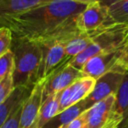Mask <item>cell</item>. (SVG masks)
<instances>
[{
    "mask_svg": "<svg viewBox=\"0 0 128 128\" xmlns=\"http://www.w3.org/2000/svg\"><path fill=\"white\" fill-rule=\"evenodd\" d=\"M11 50L14 54L15 66L12 74L14 86H34L38 82L42 59L41 44L27 39L13 38Z\"/></svg>",
    "mask_w": 128,
    "mask_h": 128,
    "instance_id": "2",
    "label": "cell"
},
{
    "mask_svg": "<svg viewBox=\"0 0 128 128\" xmlns=\"http://www.w3.org/2000/svg\"><path fill=\"white\" fill-rule=\"evenodd\" d=\"M60 92L62 91L54 93L43 101L34 128H44L52 118L58 115Z\"/></svg>",
    "mask_w": 128,
    "mask_h": 128,
    "instance_id": "14",
    "label": "cell"
},
{
    "mask_svg": "<svg viewBox=\"0 0 128 128\" xmlns=\"http://www.w3.org/2000/svg\"><path fill=\"white\" fill-rule=\"evenodd\" d=\"M128 40V24H114L98 29L92 42L84 51L74 57L70 64L82 70L88 60L100 53L124 46Z\"/></svg>",
    "mask_w": 128,
    "mask_h": 128,
    "instance_id": "3",
    "label": "cell"
},
{
    "mask_svg": "<svg viewBox=\"0 0 128 128\" xmlns=\"http://www.w3.org/2000/svg\"><path fill=\"white\" fill-rule=\"evenodd\" d=\"M57 128H66V124H65V126H60L59 127H57Z\"/></svg>",
    "mask_w": 128,
    "mask_h": 128,
    "instance_id": "25",
    "label": "cell"
},
{
    "mask_svg": "<svg viewBox=\"0 0 128 128\" xmlns=\"http://www.w3.org/2000/svg\"><path fill=\"white\" fill-rule=\"evenodd\" d=\"M86 124H87V115L84 112L79 117L71 121L70 124H66V128H84Z\"/></svg>",
    "mask_w": 128,
    "mask_h": 128,
    "instance_id": "22",
    "label": "cell"
},
{
    "mask_svg": "<svg viewBox=\"0 0 128 128\" xmlns=\"http://www.w3.org/2000/svg\"><path fill=\"white\" fill-rule=\"evenodd\" d=\"M14 89L15 86L12 75L8 76L2 81H0V104H2L7 99Z\"/></svg>",
    "mask_w": 128,
    "mask_h": 128,
    "instance_id": "20",
    "label": "cell"
},
{
    "mask_svg": "<svg viewBox=\"0 0 128 128\" xmlns=\"http://www.w3.org/2000/svg\"><path fill=\"white\" fill-rule=\"evenodd\" d=\"M85 107H84V100L80 101L79 103L70 106V108L66 109L62 112L59 113L58 115L55 116L54 118H52L49 122L51 123H57L56 128L59 127L60 126H65V124H70L71 121L76 119L77 117L84 113L85 112Z\"/></svg>",
    "mask_w": 128,
    "mask_h": 128,
    "instance_id": "17",
    "label": "cell"
},
{
    "mask_svg": "<svg viewBox=\"0 0 128 128\" xmlns=\"http://www.w3.org/2000/svg\"><path fill=\"white\" fill-rule=\"evenodd\" d=\"M115 98V95H110L85 110L87 115L86 128H103L106 124L112 115Z\"/></svg>",
    "mask_w": 128,
    "mask_h": 128,
    "instance_id": "12",
    "label": "cell"
},
{
    "mask_svg": "<svg viewBox=\"0 0 128 128\" xmlns=\"http://www.w3.org/2000/svg\"><path fill=\"white\" fill-rule=\"evenodd\" d=\"M42 48V59L38 74V82L46 79L55 70L64 63H70L65 48L59 41H48L40 43Z\"/></svg>",
    "mask_w": 128,
    "mask_h": 128,
    "instance_id": "6",
    "label": "cell"
},
{
    "mask_svg": "<svg viewBox=\"0 0 128 128\" xmlns=\"http://www.w3.org/2000/svg\"><path fill=\"white\" fill-rule=\"evenodd\" d=\"M34 86H18L15 87L12 93L2 104H0V128L6 123L12 112L20 104L26 100L32 92Z\"/></svg>",
    "mask_w": 128,
    "mask_h": 128,
    "instance_id": "13",
    "label": "cell"
},
{
    "mask_svg": "<svg viewBox=\"0 0 128 128\" xmlns=\"http://www.w3.org/2000/svg\"><path fill=\"white\" fill-rule=\"evenodd\" d=\"M96 80L91 77L84 76L76 80L68 88L60 92L58 114L70 106L85 99L92 91Z\"/></svg>",
    "mask_w": 128,
    "mask_h": 128,
    "instance_id": "9",
    "label": "cell"
},
{
    "mask_svg": "<svg viewBox=\"0 0 128 128\" xmlns=\"http://www.w3.org/2000/svg\"><path fill=\"white\" fill-rule=\"evenodd\" d=\"M112 24H128V0H99Z\"/></svg>",
    "mask_w": 128,
    "mask_h": 128,
    "instance_id": "15",
    "label": "cell"
},
{
    "mask_svg": "<svg viewBox=\"0 0 128 128\" xmlns=\"http://www.w3.org/2000/svg\"><path fill=\"white\" fill-rule=\"evenodd\" d=\"M117 65L128 72V40L124 44L122 54H121L120 57L118 60Z\"/></svg>",
    "mask_w": 128,
    "mask_h": 128,
    "instance_id": "23",
    "label": "cell"
},
{
    "mask_svg": "<svg viewBox=\"0 0 128 128\" xmlns=\"http://www.w3.org/2000/svg\"><path fill=\"white\" fill-rule=\"evenodd\" d=\"M126 128H128V118H127V126H126Z\"/></svg>",
    "mask_w": 128,
    "mask_h": 128,
    "instance_id": "26",
    "label": "cell"
},
{
    "mask_svg": "<svg viewBox=\"0 0 128 128\" xmlns=\"http://www.w3.org/2000/svg\"><path fill=\"white\" fill-rule=\"evenodd\" d=\"M124 46L103 52L91 57L86 62L82 68V72L84 76L91 77L96 80L105 73L115 68L122 54Z\"/></svg>",
    "mask_w": 128,
    "mask_h": 128,
    "instance_id": "7",
    "label": "cell"
},
{
    "mask_svg": "<svg viewBox=\"0 0 128 128\" xmlns=\"http://www.w3.org/2000/svg\"><path fill=\"white\" fill-rule=\"evenodd\" d=\"M72 1H75V2L81 3V4H91V3L98 2L99 0H72Z\"/></svg>",
    "mask_w": 128,
    "mask_h": 128,
    "instance_id": "24",
    "label": "cell"
},
{
    "mask_svg": "<svg viewBox=\"0 0 128 128\" xmlns=\"http://www.w3.org/2000/svg\"><path fill=\"white\" fill-rule=\"evenodd\" d=\"M82 77H84L82 70L74 68L70 63H64L46 78L43 101L51 95L62 91Z\"/></svg>",
    "mask_w": 128,
    "mask_h": 128,
    "instance_id": "5",
    "label": "cell"
},
{
    "mask_svg": "<svg viewBox=\"0 0 128 128\" xmlns=\"http://www.w3.org/2000/svg\"><path fill=\"white\" fill-rule=\"evenodd\" d=\"M126 72L116 65L114 68L96 79L92 91L84 99L85 110H89L96 103L105 99L110 95H115Z\"/></svg>",
    "mask_w": 128,
    "mask_h": 128,
    "instance_id": "4",
    "label": "cell"
},
{
    "mask_svg": "<svg viewBox=\"0 0 128 128\" xmlns=\"http://www.w3.org/2000/svg\"><path fill=\"white\" fill-rule=\"evenodd\" d=\"M113 112L124 118H128V72L124 76L122 82L115 94Z\"/></svg>",
    "mask_w": 128,
    "mask_h": 128,
    "instance_id": "16",
    "label": "cell"
},
{
    "mask_svg": "<svg viewBox=\"0 0 128 128\" xmlns=\"http://www.w3.org/2000/svg\"><path fill=\"white\" fill-rule=\"evenodd\" d=\"M25 103V102H24ZM24 103L20 104L10 115V117L7 118L3 126L1 128H18L20 126V116H21L22 108H23Z\"/></svg>",
    "mask_w": 128,
    "mask_h": 128,
    "instance_id": "21",
    "label": "cell"
},
{
    "mask_svg": "<svg viewBox=\"0 0 128 128\" xmlns=\"http://www.w3.org/2000/svg\"><path fill=\"white\" fill-rule=\"evenodd\" d=\"M110 25L114 24L112 23L106 9L99 1L88 4L76 20V26L81 32L94 31Z\"/></svg>",
    "mask_w": 128,
    "mask_h": 128,
    "instance_id": "8",
    "label": "cell"
},
{
    "mask_svg": "<svg viewBox=\"0 0 128 128\" xmlns=\"http://www.w3.org/2000/svg\"><path fill=\"white\" fill-rule=\"evenodd\" d=\"M54 0H0V27L4 22Z\"/></svg>",
    "mask_w": 128,
    "mask_h": 128,
    "instance_id": "11",
    "label": "cell"
},
{
    "mask_svg": "<svg viewBox=\"0 0 128 128\" xmlns=\"http://www.w3.org/2000/svg\"><path fill=\"white\" fill-rule=\"evenodd\" d=\"M14 54L12 50L0 57V81L6 76L12 75L14 71Z\"/></svg>",
    "mask_w": 128,
    "mask_h": 128,
    "instance_id": "18",
    "label": "cell"
},
{
    "mask_svg": "<svg viewBox=\"0 0 128 128\" xmlns=\"http://www.w3.org/2000/svg\"><path fill=\"white\" fill-rule=\"evenodd\" d=\"M13 36L8 27H0V57L11 50Z\"/></svg>",
    "mask_w": 128,
    "mask_h": 128,
    "instance_id": "19",
    "label": "cell"
},
{
    "mask_svg": "<svg viewBox=\"0 0 128 128\" xmlns=\"http://www.w3.org/2000/svg\"><path fill=\"white\" fill-rule=\"evenodd\" d=\"M88 4L72 0H54L4 22L13 38L40 43L62 41L79 32L76 20Z\"/></svg>",
    "mask_w": 128,
    "mask_h": 128,
    "instance_id": "1",
    "label": "cell"
},
{
    "mask_svg": "<svg viewBox=\"0 0 128 128\" xmlns=\"http://www.w3.org/2000/svg\"><path fill=\"white\" fill-rule=\"evenodd\" d=\"M84 128H86V126H84Z\"/></svg>",
    "mask_w": 128,
    "mask_h": 128,
    "instance_id": "27",
    "label": "cell"
},
{
    "mask_svg": "<svg viewBox=\"0 0 128 128\" xmlns=\"http://www.w3.org/2000/svg\"><path fill=\"white\" fill-rule=\"evenodd\" d=\"M46 79L34 84L32 92L23 104L18 128H34L41 104L43 103V90Z\"/></svg>",
    "mask_w": 128,
    "mask_h": 128,
    "instance_id": "10",
    "label": "cell"
}]
</instances>
